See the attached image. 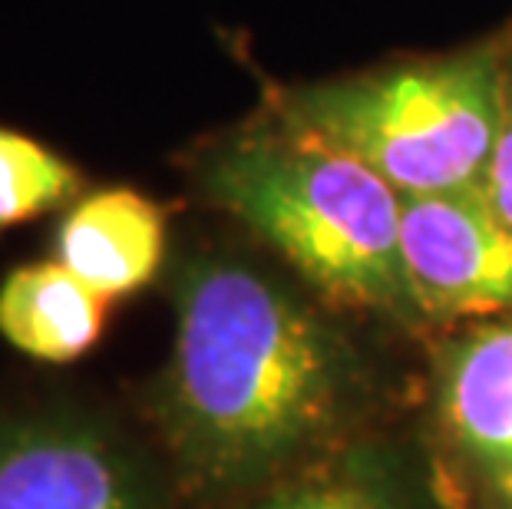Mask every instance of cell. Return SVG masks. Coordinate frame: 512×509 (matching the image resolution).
Wrapping results in <instances>:
<instances>
[{
    "mask_svg": "<svg viewBox=\"0 0 512 509\" xmlns=\"http://www.w3.org/2000/svg\"><path fill=\"white\" fill-rule=\"evenodd\" d=\"M0 509H152L116 443L73 417L0 424Z\"/></svg>",
    "mask_w": 512,
    "mask_h": 509,
    "instance_id": "obj_5",
    "label": "cell"
},
{
    "mask_svg": "<svg viewBox=\"0 0 512 509\" xmlns=\"http://www.w3.org/2000/svg\"><path fill=\"white\" fill-rule=\"evenodd\" d=\"M440 410L473 460L512 473V321L476 328L446 348Z\"/></svg>",
    "mask_w": 512,
    "mask_h": 509,
    "instance_id": "obj_7",
    "label": "cell"
},
{
    "mask_svg": "<svg viewBox=\"0 0 512 509\" xmlns=\"http://www.w3.org/2000/svg\"><path fill=\"white\" fill-rule=\"evenodd\" d=\"M503 480L509 483V490H512V473H506V476H503Z\"/></svg>",
    "mask_w": 512,
    "mask_h": 509,
    "instance_id": "obj_12",
    "label": "cell"
},
{
    "mask_svg": "<svg viewBox=\"0 0 512 509\" xmlns=\"http://www.w3.org/2000/svg\"><path fill=\"white\" fill-rule=\"evenodd\" d=\"M103 321L106 295L60 262L24 265L0 285V334L37 361L67 364L86 354Z\"/></svg>",
    "mask_w": 512,
    "mask_h": 509,
    "instance_id": "obj_8",
    "label": "cell"
},
{
    "mask_svg": "<svg viewBox=\"0 0 512 509\" xmlns=\"http://www.w3.org/2000/svg\"><path fill=\"white\" fill-rule=\"evenodd\" d=\"M400 248L423 318L512 308V225L483 189L400 196Z\"/></svg>",
    "mask_w": 512,
    "mask_h": 509,
    "instance_id": "obj_4",
    "label": "cell"
},
{
    "mask_svg": "<svg viewBox=\"0 0 512 509\" xmlns=\"http://www.w3.org/2000/svg\"><path fill=\"white\" fill-rule=\"evenodd\" d=\"M347 364L334 334L255 268L195 258L176 285L159 414L185 483L232 493L331 430Z\"/></svg>",
    "mask_w": 512,
    "mask_h": 509,
    "instance_id": "obj_1",
    "label": "cell"
},
{
    "mask_svg": "<svg viewBox=\"0 0 512 509\" xmlns=\"http://www.w3.org/2000/svg\"><path fill=\"white\" fill-rule=\"evenodd\" d=\"M486 199L499 212V219L512 225V60L506 73V100H503V123H499L493 162L486 172Z\"/></svg>",
    "mask_w": 512,
    "mask_h": 509,
    "instance_id": "obj_11",
    "label": "cell"
},
{
    "mask_svg": "<svg viewBox=\"0 0 512 509\" xmlns=\"http://www.w3.org/2000/svg\"><path fill=\"white\" fill-rule=\"evenodd\" d=\"M162 252L166 219L159 205L129 189L83 199L57 235V262L106 298L143 288L159 272Z\"/></svg>",
    "mask_w": 512,
    "mask_h": 509,
    "instance_id": "obj_6",
    "label": "cell"
},
{
    "mask_svg": "<svg viewBox=\"0 0 512 509\" xmlns=\"http://www.w3.org/2000/svg\"><path fill=\"white\" fill-rule=\"evenodd\" d=\"M509 57L476 47L281 100L285 126L361 159L400 196H440L486 186L503 123Z\"/></svg>",
    "mask_w": 512,
    "mask_h": 509,
    "instance_id": "obj_3",
    "label": "cell"
},
{
    "mask_svg": "<svg viewBox=\"0 0 512 509\" xmlns=\"http://www.w3.org/2000/svg\"><path fill=\"white\" fill-rule=\"evenodd\" d=\"M261 509H403L384 483L361 473H331L314 483L291 486Z\"/></svg>",
    "mask_w": 512,
    "mask_h": 509,
    "instance_id": "obj_10",
    "label": "cell"
},
{
    "mask_svg": "<svg viewBox=\"0 0 512 509\" xmlns=\"http://www.w3.org/2000/svg\"><path fill=\"white\" fill-rule=\"evenodd\" d=\"M76 186L80 176L67 159L50 153L30 136L0 129V229L67 202Z\"/></svg>",
    "mask_w": 512,
    "mask_h": 509,
    "instance_id": "obj_9",
    "label": "cell"
},
{
    "mask_svg": "<svg viewBox=\"0 0 512 509\" xmlns=\"http://www.w3.org/2000/svg\"><path fill=\"white\" fill-rule=\"evenodd\" d=\"M202 189L344 305L417 321L400 192L361 159L281 123L202 162Z\"/></svg>",
    "mask_w": 512,
    "mask_h": 509,
    "instance_id": "obj_2",
    "label": "cell"
}]
</instances>
